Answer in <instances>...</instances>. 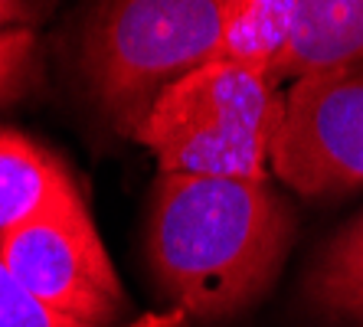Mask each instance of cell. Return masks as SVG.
Returning a JSON list of instances; mask_svg holds the SVG:
<instances>
[{
	"instance_id": "obj_1",
	"label": "cell",
	"mask_w": 363,
	"mask_h": 327,
	"mask_svg": "<svg viewBox=\"0 0 363 327\" xmlns=\"http://www.w3.org/2000/svg\"><path fill=\"white\" fill-rule=\"evenodd\" d=\"M295 216L272 180L161 174L147 223V259L186 321H226L279 278Z\"/></svg>"
},
{
	"instance_id": "obj_2",
	"label": "cell",
	"mask_w": 363,
	"mask_h": 327,
	"mask_svg": "<svg viewBox=\"0 0 363 327\" xmlns=\"http://www.w3.org/2000/svg\"><path fill=\"white\" fill-rule=\"evenodd\" d=\"M281 118L279 82L220 56L170 82L131 138L154 154L161 174L272 180Z\"/></svg>"
},
{
	"instance_id": "obj_3",
	"label": "cell",
	"mask_w": 363,
	"mask_h": 327,
	"mask_svg": "<svg viewBox=\"0 0 363 327\" xmlns=\"http://www.w3.org/2000/svg\"><path fill=\"white\" fill-rule=\"evenodd\" d=\"M216 0H95L82 33V79L108 121L135 135L154 99L220 59Z\"/></svg>"
},
{
	"instance_id": "obj_4",
	"label": "cell",
	"mask_w": 363,
	"mask_h": 327,
	"mask_svg": "<svg viewBox=\"0 0 363 327\" xmlns=\"http://www.w3.org/2000/svg\"><path fill=\"white\" fill-rule=\"evenodd\" d=\"M0 262L36 301L79 324L111 327L128 308L82 196L0 239Z\"/></svg>"
},
{
	"instance_id": "obj_5",
	"label": "cell",
	"mask_w": 363,
	"mask_h": 327,
	"mask_svg": "<svg viewBox=\"0 0 363 327\" xmlns=\"http://www.w3.org/2000/svg\"><path fill=\"white\" fill-rule=\"evenodd\" d=\"M272 174L301 196L363 187V62L295 79L272 144Z\"/></svg>"
},
{
	"instance_id": "obj_6",
	"label": "cell",
	"mask_w": 363,
	"mask_h": 327,
	"mask_svg": "<svg viewBox=\"0 0 363 327\" xmlns=\"http://www.w3.org/2000/svg\"><path fill=\"white\" fill-rule=\"evenodd\" d=\"M354 62H363V0H298L272 79L295 82Z\"/></svg>"
},
{
	"instance_id": "obj_7",
	"label": "cell",
	"mask_w": 363,
	"mask_h": 327,
	"mask_svg": "<svg viewBox=\"0 0 363 327\" xmlns=\"http://www.w3.org/2000/svg\"><path fill=\"white\" fill-rule=\"evenodd\" d=\"M76 196V177L56 154L20 131H0V239Z\"/></svg>"
},
{
	"instance_id": "obj_8",
	"label": "cell",
	"mask_w": 363,
	"mask_h": 327,
	"mask_svg": "<svg viewBox=\"0 0 363 327\" xmlns=\"http://www.w3.org/2000/svg\"><path fill=\"white\" fill-rule=\"evenodd\" d=\"M304 294L324 318L363 327V213L321 249L304 278Z\"/></svg>"
},
{
	"instance_id": "obj_9",
	"label": "cell",
	"mask_w": 363,
	"mask_h": 327,
	"mask_svg": "<svg viewBox=\"0 0 363 327\" xmlns=\"http://www.w3.org/2000/svg\"><path fill=\"white\" fill-rule=\"evenodd\" d=\"M216 7L223 23L220 56L272 76L295 23L298 0H216Z\"/></svg>"
},
{
	"instance_id": "obj_10",
	"label": "cell",
	"mask_w": 363,
	"mask_h": 327,
	"mask_svg": "<svg viewBox=\"0 0 363 327\" xmlns=\"http://www.w3.org/2000/svg\"><path fill=\"white\" fill-rule=\"evenodd\" d=\"M36 56L40 50L30 26H13L0 33V105H10L33 85Z\"/></svg>"
},
{
	"instance_id": "obj_11",
	"label": "cell",
	"mask_w": 363,
	"mask_h": 327,
	"mask_svg": "<svg viewBox=\"0 0 363 327\" xmlns=\"http://www.w3.org/2000/svg\"><path fill=\"white\" fill-rule=\"evenodd\" d=\"M0 327H89L62 318L20 285L13 272L0 262Z\"/></svg>"
},
{
	"instance_id": "obj_12",
	"label": "cell",
	"mask_w": 363,
	"mask_h": 327,
	"mask_svg": "<svg viewBox=\"0 0 363 327\" xmlns=\"http://www.w3.org/2000/svg\"><path fill=\"white\" fill-rule=\"evenodd\" d=\"M33 17L30 0H0V33L13 30V26H26Z\"/></svg>"
},
{
	"instance_id": "obj_13",
	"label": "cell",
	"mask_w": 363,
	"mask_h": 327,
	"mask_svg": "<svg viewBox=\"0 0 363 327\" xmlns=\"http://www.w3.org/2000/svg\"><path fill=\"white\" fill-rule=\"evenodd\" d=\"M180 324H186V318H184V311H167V314H144L141 321H135L131 327H180Z\"/></svg>"
}]
</instances>
